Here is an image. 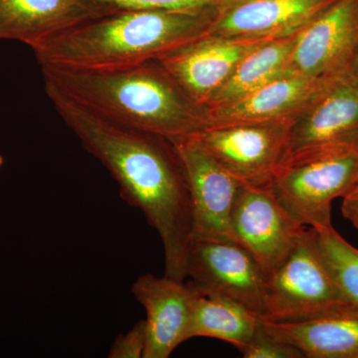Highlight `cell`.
<instances>
[{"label": "cell", "mask_w": 358, "mask_h": 358, "mask_svg": "<svg viewBox=\"0 0 358 358\" xmlns=\"http://www.w3.org/2000/svg\"><path fill=\"white\" fill-rule=\"evenodd\" d=\"M46 93L85 150L112 174L122 199L140 209L159 235L164 275L185 281L193 215L189 183L178 148L157 134L110 121L58 92Z\"/></svg>", "instance_id": "obj_1"}, {"label": "cell", "mask_w": 358, "mask_h": 358, "mask_svg": "<svg viewBox=\"0 0 358 358\" xmlns=\"http://www.w3.org/2000/svg\"><path fill=\"white\" fill-rule=\"evenodd\" d=\"M45 90L58 92L122 126L173 145L208 126L207 109L181 89L159 61L103 69L40 66Z\"/></svg>", "instance_id": "obj_2"}, {"label": "cell", "mask_w": 358, "mask_h": 358, "mask_svg": "<svg viewBox=\"0 0 358 358\" xmlns=\"http://www.w3.org/2000/svg\"><path fill=\"white\" fill-rule=\"evenodd\" d=\"M216 9L117 11L87 21L34 51L40 66L103 69L160 61L209 34Z\"/></svg>", "instance_id": "obj_3"}, {"label": "cell", "mask_w": 358, "mask_h": 358, "mask_svg": "<svg viewBox=\"0 0 358 358\" xmlns=\"http://www.w3.org/2000/svg\"><path fill=\"white\" fill-rule=\"evenodd\" d=\"M350 307L320 256L315 230L310 228L289 256L266 275L261 320L303 322Z\"/></svg>", "instance_id": "obj_4"}, {"label": "cell", "mask_w": 358, "mask_h": 358, "mask_svg": "<svg viewBox=\"0 0 358 358\" xmlns=\"http://www.w3.org/2000/svg\"><path fill=\"white\" fill-rule=\"evenodd\" d=\"M358 183V148L282 162L271 183L280 203L313 229L333 227L331 203Z\"/></svg>", "instance_id": "obj_5"}, {"label": "cell", "mask_w": 358, "mask_h": 358, "mask_svg": "<svg viewBox=\"0 0 358 358\" xmlns=\"http://www.w3.org/2000/svg\"><path fill=\"white\" fill-rule=\"evenodd\" d=\"M352 148H358V80L343 71L327 78L292 124L281 164Z\"/></svg>", "instance_id": "obj_6"}, {"label": "cell", "mask_w": 358, "mask_h": 358, "mask_svg": "<svg viewBox=\"0 0 358 358\" xmlns=\"http://www.w3.org/2000/svg\"><path fill=\"white\" fill-rule=\"evenodd\" d=\"M293 122H256L209 127L193 136L241 185L270 187Z\"/></svg>", "instance_id": "obj_7"}, {"label": "cell", "mask_w": 358, "mask_h": 358, "mask_svg": "<svg viewBox=\"0 0 358 358\" xmlns=\"http://www.w3.org/2000/svg\"><path fill=\"white\" fill-rule=\"evenodd\" d=\"M186 275L199 294L236 301L262 317L266 274L237 241L193 240Z\"/></svg>", "instance_id": "obj_8"}, {"label": "cell", "mask_w": 358, "mask_h": 358, "mask_svg": "<svg viewBox=\"0 0 358 358\" xmlns=\"http://www.w3.org/2000/svg\"><path fill=\"white\" fill-rule=\"evenodd\" d=\"M230 223L235 240L266 275L289 256L307 230L280 203L271 186L240 185Z\"/></svg>", "instance_id": "obj_9"}, {"label": "cell", "mask_w": 358, "mask_h": 358, "mask_svg": "<svg viewBox=\"0 0 358 358\" xmlns=\"http://www.w3.org/2000/svg\"><path fill=\"white\" fill-rule=\"evenodd\" d=\"M185 166L193 215V240H233L231 213L241 183L193 136L176 143Z\"/></svg>", "instance_id": "obj_10"}, {"label": "cell", "mask_w": 358, "mask_h": 358, "mask_svg": "<svg viewBox=\"0 0 358 358\" xmlns=\"http://www.w3.org/2000/svg\"><path fill=\"white\" fill-rule=\"evenodd\" d=\"M270 40L207 34L159 62L195 103L206 108L242 59Z\"/></svg>", "instance_id": "obj_11"}, {"label": "cell", "mask_w": 358, "mask_h": 358, "mask_svg": "<svg viewBox=\"0 0 358 358\" xmlns=\"http://www.w3.org/2000/svg\"><path fill=\"white\" fill-rule=\"evenodd\" d=\"M358 44V0H338L296 37L289 68L310 77L343 72Z\"/></svg>", "instance_id": "obj_12"}, {"label": "cell", "mask_w": 358, "mask_h": 358, "mask_svg": "<svg viewBox=\"0 0 358 358\" xmlns=\"http://www.w3.org/2000/svg\"><path fill=\"white\" fill-rule=\"evenodd\" d=\"M136 300L147 313L148 343L143 358H169L189 339L195 299L192 285L169 275H141L131 287Z\"/></svg>", "instance_id": "obj_13"}, {"label": "cell", "mask_w": 358, "mask_h": 358, "mask_svg": "<svg viewBox=\"0 0 358 358\" xmlns=\"http://www.w3.org/2000/svg\"><path fill=\"white\" fill-rule=\"evenodd\" d=\"M338 0H237L221 9L209 34L278 39L299 34Z\"/></svg>", "instance_id": "obj_14"}, {"label": "cell", "mask_w": 358, "mask_h": 358, "mask_svg": "<svg viewBox=\"0 0 358 358\" xmlns=\"http://www.w3.org/2000/svg\"><path fill=\"white\" fill-rule=\"evenodd\" d=\"M329 76L310 77L289 71L235 102L207 109V128L256 122H294L307 109Z\"/></svg>", "instance_id": "obj_15"}, {"label": "cell", "mask_w": 358, "mask_h": 358, "mask_svg": "<svg viewBox=\"0 0 358 358\" xmlns=\"http://www.w3.org/2000/svg\"><path fill=\"white\" fill-rule=\"evenodd\" d=\"M108 14L92 0H0V40L35 51L71 28Z\"/></svg>", "instance_id": "obj_16"}, {"label": "cell", "mask_w": 358, "mask_h": 358, "mask_svg": "<svg viewBox=\"0 0 358 358\" xmlns=\"http://www.w3.org/2000/svg\"><path fill=\"white\" fill-rule=\"evenodd\" d=\"M261 322L305 357L358 358V308H346L303 322Z\"/></svg>", "instance_id": "obj_17"}, {"label": "cell", "mask_w": 358, "mask_h": 358, "mask_svg": "<svg viewBox=\"0 0 358 358\" xmlns=\"http://www.w3.org/2000/svg\"><path fill=\"white\" fill-rule=\"evenodd\" d=\"M296 35L270 40L250 52L227 81L213 94L206 109L235 102L291 71L289 58Z\"/></svg>", "instance_id": "obj_18"}, {"label": "cell", "mask_w": 358, "mask_h": 358, "mask_svg": "<svg viewBox=\"0 0 358 358\" xmlns=\"http://www.w3.org/2000/svg\"><path fill=\"white\" fill-rule=\"evenodd\" d=\"M260 320L236 301L199 294L193 306L189 339H220L241 352L253 338Z\"/></svg>", "instance_id": "obj_19"}, {"label": "cell", "mask_w": 358, "mask_h": 358, "mask_svg": "<svg viewBox=\"0 0 358 358\" xmlns=\"http://www.w3.org/2000/svg\"><path fill=\"white\" fill-rule=\"evenodd\" d=\"M320 256L343 299L358 308V249L333 227L313 229Z\"/></svg>", "instance_id": "obj_20"}, {"label": "cell", "mask_w": 358, "mask_h": 358, "mask_svg": "<svg viewBox=\"0 0 358 358\" xmlns=\"http://www.w3.org/2000/svg\"><path fill=\"white\" fill-rule=\"evenodd\" d=\"M108 14L147 9H208L217 0H92Z\"/></svg>", "instance_id": "obj_21"}, {"label": "cell", "mask_w": 358, "mask_h": 358, "mask_svg": "<svg viewBox=\"0 0 358 358\" xmlns=\"http://www.w3.org/2000/svg\"><path fill=\"white\" fill-rule=\"evenodd\" d=\"M240 352L245 358L305 357L296 346L273 336L264 327L261 320L253 338Z\"/></svg>", "instance_id": "obj_22"}, {"label": "cell", "mask_w": 358, "mask_h": 358, "mask_svg": "<svg viewBox=\"0 0 358 358\" xmlns=\"http://www.w3.org/2000/svg\"><path fill=\"white\" fill-rule=\"evenodd\" d=\"M148 343L147 322H136L128 333L120 334L110 346V358H141L145 357Z\"/></svg>", "instance_id": "obj_23"}, {"label": "cell", "mask_w": 358, "mask_h": 358, "mask_svg": "<svg viewBox=\"0 0 358 358\" xmlns=\"http://www.w3.org/2000/svg\"><path fill=\"white\" fill-rule=\"evenodd\" d=\"M341 212L343 217L358 229V186L343 197Z\"/></svg>", "instance_id": "obj_24"}, {"label": "cell", "mask_w": 358, "mask_h": 358, "mask_svg": "<svg viewBox=\"0 0 358 358\" xmlns=\"http://www.w3.org/2000/svg\"><path fill=\"white\" fill-rule=\"evenodd\" d=\"M345 72H348V74L352 75V77L358 80V44L355 47V51H353L352 57L348 61Z\"/></svg>", "instance_id": "obj_25"}, {"label": "cell", "mask_w": 358, "mask_h": 358, "mask_svg": "<svg viewBox=\"0 0 358 358\" xmlns=\"http://www.w3.org/2000/svg\"><path fill=\"white\" fill-rule=\"evenodd\" d=\"M2 166H3V157H2L1 155H0V167H1Z\"/></svg>", "instance_id": "obj_26"}, {"label": "cell", "mask_w": 358, "mask_h": 358, "mask_svg": "<svg viewBox=\"0 0 358 358\" xmlns=\"http://www.w3.org/2000/svg\"><path fill=\"white\" fill-rule=\"evenodd\" d=\"M357 186H358V183H357ZM357 186H355V187H357Z\"/></svg>", "instance_id": "obj_27"}]
</instances>
